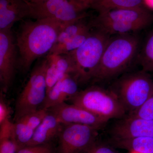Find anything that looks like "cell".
Wrapping results in <instances>:
<instances>
[{
	"mask_svg": "<svg viewBox=\"0 0 153 153\" xmlns=\"http://www.w3.org/2000/svg\"><path fill=\"white\" fill-rule=\"evenodd\" d=\"M18 68V50L12 30L0 31V82L3 93L12 86Z\"/></svg>",
	"mask_w": 153,
	"mask_h": 153,
	"instance_id": "cell-10",
	"label": "cell"
},
{
	"mask_svg": "<svg viewBox=\"0 0 153 153\" xmlns=\"http://www.w3.org/2000/svg\"><path fill=\"white\" fill-rule=\"evenodd\" d=\"M28 1L32 3V4H36L39 3L40 0H27Z\"/></svg>",
	"mask_w": 153,
	"mask_h": 153,
	"instance_id": "cell-30",
	"label": "cell"
},
{
	"mask_svg": "<svg viewBox=\"0 0 153 153\" xmlns=\"http://www.w3.org/2000/svg\"><path fill=\"white\" fill-rule=\"evenodd\" d=\"M62 124H76L91 126L100 130L108 121L74 104L63 102L47 109Z\"/></svg>",
	"mask_w": 153,
	"mask_h": 153,
	"instance_id": "cell-11",
	"label": "cell"
},
{
	"mask_svg": "<svg viewBox=\"0 0 153 153\" xmlns=\"http://www.w3.org/2000/svg\"><path fill=\"white\" fill-rule=\"evenodd\" d=\"M32 12L27 0H0V31L12 30L16 22L30 18Z\"/></svg>",
	"mask_w": 153,
	"mask_h": 153,
	"instance_id": "cell-14",
	"label": "cell"
},
{
	"mask_svg": "<svg viewBox=\"0 0 153 153\" xmlns=\"http://www.w3.org/2000/svg\"><path fill=\"white\" fill-rule=\"evenodd\" d=\"M140 41L137 36L129 34L110 38L93 81L107 80L121 73L137 55Z\"/></svg>",
	"mask_w": 153,
	"mask_h": 153,
	"instance_id": "cell-2",
	"label": "cell"
},
{
	"mask_svg": "<svg viewBox=\"0 0 153 153\" xmlns=\"http://www.w3.org/2000/svg\"><path fill=\"white\" fill-rule=\"evenodd\" d=\"M143 3L149 7L153 9V0H143Z\"/></svg>",
	"mask_w": 153,
	"mask_h": 153,
	"instance_id": "cell-28",
	"label": "cell"
},
{
	"mask_svg": "<svg viewBox=\"0 0 153 153\" xmlns=\"http://www.w3.org/2000/svg\"><path fill=\"white\" fill-rule=\"evenodd\" d=\"M143 0H98L91 3V8L100 13L115 9L143 7Z\"/></svg>",
	"mask_w": 153,
	"mask_h": 153,
	"instance_id": "cell-19",
	"label": "cell"
},
{
	"mask_svg": "<svg viewBox=\"0 0 153 153\" xmlns=\"http://www.w3.org/2000/svg\"><path fill=\"white\" fill-rule=\"evenodd\" d=\"M57 1V0H40V2L38 3L44 2L48 1ZM63 1H66V0H63ZM67 1H80V0H67ZM83 2V1H82ZM37 3V4H38Z\"/></svg>",
	"mask_w": 153,
	"mask_h": 153,
	"instance_id": "cell-29",
	"label": "cell"
},
{
	"mask_svg": "<svg viewBox=\"0 0 153 153\" xmlns=\"http://www.w3.org/2000/svg\"><path fill=\"white\" fill-rule=\"evenodd\" d=\"M130 153H140L137 152H130Z\"/></svg>",
	"mask_w": 153,
	"mask_h": 153,
	"instance_id": "cell-33",
	"label": "cell"
},
{
	"mask_svg": "<svg viewBox=\"0 0 153 153\" xmlns=\"http://www.w3.org/2000/svg\"><path fill=\"white\" fill-rule=\"evenodd\" d=\"M153 17L143 7L115 9L100 13L90 22L92 27L108 35H123L141 30L149 26Z\"/></svg>",
	"mask_w": 153,
	"mask_h": 153,
	"instance_id": "cell-4",
	"label": "cell"
},
{
	"mask_svg": "<svg viewBox=\"0 0 153 153\" xmlns=\"http://www.w3.org/2000/svg\"><path fill=\"white\" fill-rule=\"evenodd\" d=\"M62 126L55 116L48 111L27 146L56 142Z\"/></svg>",
	"mask_w": 153,
	"mask_h": 153,
	"instance_id": "cell-17",
	"label": "cell"
},
{
	"mask_svg": "<svg viewBox=\"0 0 153 153\" xmlns=\"http://www.w3.org/2000/svg\"><path fill=\"white\" fill-rule=\"evenodd\" d=\"M79 153H117L111 146L97 140L85 150Z\"/></svg>",
	"mask_w": 153,
	"mask_h": 153,
	"instance_id": "cell-26",
	"label": "cell"
},
{
	"mask_svg": "<svg viewBox=\"0 0 153 153\" xmlns=\"http://www.w3.org/2000/svg\"><path fill=\"white\" fill-rule=\"evenodd\" d=\"M110 38L109 35L96 30L80 47L67 53L72 63V74L79 84L93 80Z\"/></svg>",
	"mask_w": 153,
	"mask_h": 153,
	"instance_id": "cell-3",
	"label": "cell"
},
{
	"mask_svg": "<svg viewBox=\"0 0 153 153\" xmlns=\"http://www.w3.org/2000/svg\"><path fill=\"white\" fill-rule=\"evenodd\" d=\"M138 58L143 71H153V32L146 40Z\"/></svg>",
	"mask_w": 153,
	"mask_h": 153,
	"instance_id": "cell-23",
	"label": "cell"
},
{
	"mask_svg": "<svg viewBox=\"0 0 153 153\" xmlns=\"http://www.w3.org/2000/svg\"><path fill=\"white\" fill-rule=\"evenodd\" d=\"M13 122L7 121L0 125V153H16L17 148L12 136Z\"/></svg>",
	"mask_w": 153,
	"mask_h": 153,
	"instance_id": "cell-22",
	"label": "cell"
},
{
	"mask_svg": "<svg viewBox=\"0 0 153 153\" xmlns=\"http://www.w3.org/2000/svg\"><path fill=\"white\" fill-rule=\"evenodd\" d=\"M47 58L33 68L15 104L13 122L26 115L41 109L47 95Z\"/></svg>",
	"mask_w": 153,
	"mask_h": 153,
	"instance_id": "cell-6",
	"label": "cell"
},
{
	"mask_svg": "<svg viewBox=\"0 0 153 153\" xmlns=\"http://www.w3.org/2000/svg\"><path fill=\"white\" fill-rule=\"evenodd\" d=\"M111 133L113 138L119 139L153 137V119L127 115L114 124Z\"/></svg>",
	"mask_w": 153,
	"mask_h": 153,
	"instance_id": "cell-12",
	"label": "cell"
},
{
	"mask_svg": "<svg viewBox=\"0 0 153 153\" xmlns=\"http://www.w3.org/2000/svg\"><path fill=\"white\" fill-rule=\"evenodd\" d=\"M91 28V27L87 28L65 44L57 48L52 49L48 54L61 55L67 54L74 51L80 47L90 36L92 32Z\"/></svg>",
	"mask_w": 153,
	"mask_h": 153,
	"instance_id": "cell-21",
	"label": "cell"
},
{
	"mask_svg": "<svg viewBox=\"0 0 153 153\" xmlns=\"http://www.w3.org/2000/svg\"><path fill=\"white\" fill-rule=\"evenodd\" d=\"M80 1H82L84 2L87 3V4H88L90 6V0H80Z\"/></svg>",
	"mask_w": 153,
	"mask_h": 153,
	"instance_id": "cell-31",
	"label": "cell"
},
{
	"mask_svg": "<svg viewBox=\"0 0 153 153\" xmlns=\"http://www.w3.org/2000/svg\"><path fill=\"white\" fill-rule=\"evenodd\" d=\"M35 20L24 21L16 36L18 66L25 72L36 59L50 52L61 31L71 23L51 18Z\"/></svg>",
	"mask_w": 153,
	"mask_h": 153,
	"instance_id": "cell-1",
	"label": "cell"
},
{
	"mask_svg": "<svg viewBox=\"0 0 153 153\" xmlns=\"http://www.w3.org/2000/svg\"><path fill=\"white\" fill-rule=\"evenodd\" d=\"M47 80V92L65 74H73L71 59L68 54H48Z\"/></svg>",
	"mask_w": 153,
	"mask_h": 153,
	"instance_id": "cell-16",
	"label": "cell"
},
{
	"mask_svg": "<svg viewBox=\"0 0 153 153\" xmlns=\"http://www.w3.org/2000/svg\"><path fill=\"white\" fill-rule=\"evenodd\" d=\"M47 109H41L22 117L12 126V136L17 151L30 142L36 129L48 113Z\"/></svg>",
	"mask_w": 153,
	"mask_h": 153,
	"instance_id": "cell-13",
	"label": "cell"
},
{
	"mask_svg": "<svg viewBox=\"0 0 153 153\" xmlns=\"http://www.w3.org/2000/svg\"><path fill=\"white\" fill-rule=\"evenodd\" d=\"M98 1V0H90V6L91 4V3L94 2H95L96 1Z\"/></svg>",
	"mask_w": 153,
	"mask_h": 153,
	"instance_id": "cell-32",
	"label": "cell"
},
{
	"mask_svg": "<svg viewBox=\"0 0 153 153\" xmlns=\"http://www.w3.org/2000/svg\"><path fill=\"white\" fill-rule=\"evenodd\" d=\"M85 18L72 22L63 28L59 34L52 49L57 48L65 44L79 33L91 27L90 23L87 24L85 22Z\"/></svg>",
	"mask_w": 153,
	"mask_h": 153,
	"instance_id": "cell-20",
	"label": "cell"
},
{
	"mask_svg": "<svg viewBox=\"0 0 153 153\" xmlns=\"http://www.w3.org/2000/svg\"><path fill=\"white\" fill-rule=\"evenodd\" d=\"M11 110L1 91L0 95V125L7 121L10 120Z\"/></svg>",
	"mask_w": 153,
	"mask_h": 153,
	"instance_id": "cell-27",
	"label": "cell"
},
{
	"mask_svg": "<svg viewBox=\"0 0 153 153\" xmlns=\"http://www.w3.org/2000/svg\"><path fill=\"white\" fill-rule=\"evenodd\" d=\"M128 115L147 119H153V91L142 106L136 111Z\"/></svg>",
	"mask_w": 153,
	"mask_h": 153,
	"instance_id": "cell-25",
	"label": "cell"
},
{
	"mask_svg": "<svg viewBox=\"0 0 153 153\" xmlns=\"http://www.w3.org/2000/svg\"><path fill=\"white\" fill-rule=\"evenodd\" d=\"M98 129L76 124H63L55 153H79L97 140Z\"/></svg>",
	"mask_w": 153,
	"mask_h": 153,
	"instance_id": "cell-9",
	"label": "cell"
},
{
	"mask_svg": "<svg viewBox=\"0 0 153 153\" xmlns=\"http://www.w3.org/2000/svg\"><path fill=\"white\" fill-rule=\"evenodd\" d=\"M31 17L34 19L51 18L64 23H72L88 16L85 10L90 8L80 1H48L32 4Z\"/></svg>",
	"mask_w": 153,
	"mask_h": 153,
	"instance_id": "cell-8",
	"label": "cell"
},
{
	"mask_svg": "<svg viewBox=\"0 0 153 153\" xmlns=\"http://www.w3.org/2000/svg\"><path fill=\"white\" fill-rule=\"evenodd\" d=\"M68 102L85 108L107 121L112 119L123 118L127 112L113 91L96 85L79 91Z\"/></svg>",
	"mask_w": 153,
	"mask_h": 153,
	"instance_id": "cell-5",
	"label": "cell"
},
{
	"mask_svg": "<svg viewBox=\"0 0 153 153\" xmlns=\"http://www.w3.org/2000/svg\"><path fill=\"white\" fill-rule=\"evenodd\" d=\"M113 91L130 114L142 106L152 94L153 80L147 72L142 70L122 77Z\"/></svg>",
	"mask_w": 153,
	"mask_h": 153,
	"instance_id": "cell-7",
	"label": "cell"
},
{
	"mask_svg": "<svg viewBox=\"0 0 153 153\" xmlns=\"http://www.w3.org/2000/svg\"><path fill=\"white\" fill-rule=\"evenodd\" d=\"M110 143L115 147L129 152L153 153V137H138L125 139L112 138Z\"/></svg>",
	"mask_w": 153,
	"mask_h": 153,
	"instance_id": "cell-18",
	"label": "cell"
},
{
	"mask_svg": "<svg viewBox=\"0 0 153 153\" xmlns=\"http://www.w3.org/2000/svg\"><path fill=\"white\" fill-rule=\"evenodd\" d=\"M56 145L55 143L27 146L21 148L16 153H55Z\"/></svg>",
	"mask_w": 153,
	"mask_h": 153,
	"instance_id": "cell-24",
	"label": "cell"
},
{
	"mask_svg": "<svg viewBox=\"0 0 153 153\" xmlns=\"http://www.w3.org/2000/svg\"><path fill=\"white\" fill-rule=\"evenodd\" d=\"M79 84L73 74H65L47 92L41 109H48L69 101L79 92Z\"/></svg>",
	"mask_w": 153,
	"mask_h": 153,
	"instance_id": "cell-15",
	"label": "cell"
}]
</instances>
